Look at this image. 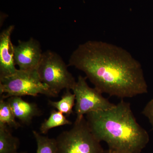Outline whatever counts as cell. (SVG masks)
<instances>
[{"mask_svg": "<svg viewBox=\"0 0 153 153\" xmlns=\"http://www.w3.org/2000/svg\"><path fill=\"white\" fill-rule=\"evenodd\" d=\"M16 153H26V152H21V153H18V152H17Z\"/></svg>", "mask_w": 153, "mask_h": 153, "instance_id": "obj_17", "label": "cell"}, {"mask_svg": "<svg viewBox=\"0 0 153 153\" xmlns=\"http://www.w3.org/2000/svg\"><path fill=\"white\" fill-rule=\"evenodd\" d=\"M0 94L4 99L13 96L36 97L40 94L57 97L41 81L37 69L26 71L18 69L12 75L1 77Z\"/></svg>", "mask_w": 153, "mask_h": 153, "instance_id": "obj_5", "label": "cell"}, {"mask_svg": "<svg viewBox=\"0 0 153 153\" xmlns=\"http://www.w3.org/2000/svg\"><path fill=\"white\" fill-rule=\"evenodd\" d=\"M8 126L7 125L0 124V153H16L20 140L13 135Z\"/></svg>", "mask_w": 153, "mask_h": 153, "instance_id": "obj_10", "label": "cell"}, {"mask_svg": "<svg viewBox=\"0 0 153 153\" xmlns=\"http://www.w3.org/2000/svg\"><path fill=\"white\" fill-rule=\"evenodd\" d=\"M33 133L37 143L36 153H57V140L41 135L36 131Z\"/></svg>", "mask_w": 153, "mask_h": 153, "instance_id": "obj_13", "label": "cell"}, {"mask_svg": "<svg viewBox=\"0 0 153 153\" xmlns=\"http://www.w3.org/2000/svg\"><path fill=\"white\" fill-rule=\"evenodd\" d=\"M15 64L22 70L37 69L43 52L40 42L33 38L27 41L19 40L14 45Z\"/></svg>", "mask_w": 153, "mask_h": 153, "instance_id": "obj_7", "label": "cell"}, {"mask_svg": "<svg viewBox=\"0 0 153 153\" xmlns=\"http://www.w3.org/2000/svg\"><path fill=\"white\" fill-rule=\"evenodd\" d=\"M68 66L60 55L48 50L43 52L36 69L41 81L57 97L63 89L72 90L76 83Z\"/></svg>", "mask_w": 153, "mask_h": 153, "instance_id": "obj_4", "label": "cell"}, {"mask_svg": "<svg viewBox=\"0 0 153 153\" xmlns=\"http://www.w3.org/2000/svg\"><path fill=\"white\" fill-rule=\"evenodd\" d=\"M68 66L82 71L102 93L121 99L148 93L140 63L122 47L88 41L71 53Z\"/></svg>", "mask_w": 153, "mask_h": 153, "instance_id": "obj_1", "label": "cell"}, {"mask_svg": "<svg viewBox=\"0 0 153 153\" xmlns=\"http://www.w3.org/2000/svg\"><path fill=\"white\" fill-rule=\"evenodd\" d=\"M13 110L8 101L1 97L0 100V124L7 125L9 127L17 129L21 126L17 122Z\"/></svg>", "mask_w": 153, "mask_h": 153, "instance_id": "obj_14", "label": "cell"}, {"mask_svg": "<svg viewBox=\"0 0 153 153\" xmlns=\"http://www.w3.org/2000/svg\"><path fill=\"white\" fill-rule=\"evenodd\" d=\"M91 130L108 149L123 153H140L149 141V135L138 123L130 104L122 100L112 108L85 115Z\"/></svg>", "mask_w": 153, "mask_h": 153, "instance_id": "obj_2", "label": "cell"}, {"mask_svg": "<svg viewBox=\"0 0 153 153\" xmlns=\"http://www.w3.org/2000/svg\"><path fill=\"white\" fill-rule=\"evenodd\" d=\"M15 117L25 124L30 125L33 118L40 116L41 111L37 105L25 101L22 97L13 96L7 100Z\"/></svg>", "mask_w": 153, "mask_h": 153, "instance_id": "obj_9", "label": "cell"}, {"mask_svg": "<svg viewBox=\"0 0 153 153\" xmlns=\"http://www.w3.org/2000/svg\"><path fill=\"white\" fill-rule=\"evenodd\" d=\"M72 124V123L66 119L63 114L53 110L51 111L49 117L41 124L40 130L42 134H46L49 130L66 125Z\"/></svg>", "mask_w": 153, "mask_h": 153, "instance_id": "obj_12", "label": "cell"}, {"mask_svg": "<svg viewBox=\"0 0 153 153\" xmlns=\"http://www.w3.org/2000/svg\"><path fill=\"white\" fill-rule=\"evenodd\" d=\"M75 96L70 90L66 89L59 101L49 100V104L67 116L73 113V107L75 105Z\"/></svg>", "mask_w": 153, "mask_h": 153, "instance_id": "obj_11", "label": "cell"}, {"mask_svg": "<svg viewBox=\"0 0 153 153\" xmlns=\"http://www.w3.org/2000/svg\"><path fill=\"white\" fill-rule=\"evenodd\" d=\"M56 140L57 153H101L104 150L85 117L76 119L72 127L61 133Z\"/></svg>", "mask_w": 153, "mask_h": 153, "instance_id": "obj_3", "label": "cell"}, {"mask_svg": "<svg viewBox=\"0 0 153 153\" xmlns=\"http://www.w3.org/2000/svg\"><path fill=\"white\" fill-rule=\"evenodd\" d=\"M15 26L12 25L0 34V78L10 76L16 72L14 59V45L11 37Z\"/></svg>", "mask_w": 153, "mask_h": 153, "instance_id": "obj_8", "label": "cell"}, {"mask_svg": "<svg viewBox=\"0 0 153 153\" xmlns=\"http://www.w3.org/2000/svg\"><path fill=\"white\" fill-rule=\"evenodd\" d=\"M101 153H123L120 152H118V151L114 150L111 149H108L106 150H103Z\"/></svg>", "mask_w": 153, "mask_h": 153, "instance_id": "obj_16", "label": "cell"}, {"mask_svg": "<svg viewBox=\"0 0 153 153\" xmlns=\"http://www.w3.org/2000/svg\"><path fill=\"white\" fill-rule=\"evenodd\" d=\"M142 113L149 120L153 131V97L146 105Z\"/></svg>", "mask_w": 153, "mask_h": 153, "instance_id": "obj_15", "label": "cell"}, {"mask_svg": "<svg viewBox=\"0 0 153 153\" xmlns=\"http://www.w3.org/2000/svg\"><path fill=\"white\" fill-rule=\"evenodd\" d=\"M85 76L79 75L72 91L75 96V111L76 119L92 111L111 109L115 104L104 97L102 94L95 87L88 84Z\"/></svg>", "mask_w": 153, "mask_h": 153, "instance_id": "obj_6", "label": "cell"}]
</instances>
